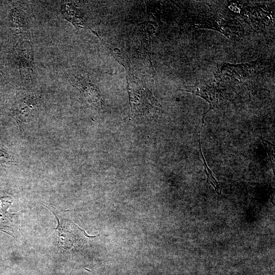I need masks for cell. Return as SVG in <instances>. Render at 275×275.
Returning <instances> with one entry per match:
<instances>
[{
  "mask_svg": "<svg viewBox=\"0 0 275 275\" xmlns=\"http://www.w3.org/2000/svg\"><path fill=\"white\" fill-rule=\"evenodd\" d=\"M198 138L199 143L200 151V153H201V155L202 156V158H203V160L204 167V171H205V173H206V176L207 177V182L208 183H210L213 186L216 193L218 195H221V191H222V187H221V186H219V184H218V183L216 181V180L214 178V176L212 175L211 171L210 170V169L209 168V167L207 165V163H206V162L205 161V159L204 158V157L203 156V154L202 150H201V144H200V139H199V136H200L199 135V134H200L199 132H198Z\"/></svg>",
  "mask_w": 275,
  "mask_h": 275,
  "instance_id": "obj_6",
  "label": "cell"
},
{
  "mask_svg": "<svg viewBox=\"0 0 275 275\" xmlns=\"http://www.w3.org/2000/svg\"><path fill=\"white\" fill-rule=\"evenodd\" d=\"M12 21L15 30L18 34H21L24 39L30 38V32L26 22L22 14L15 9L12 14Z\"/></svg>",
  "mask_w": 275,
  "mask_h": 275,
  "instance_id": "obj_5",
  "label": "cell"
},
{
  "mask_svg": "<svg viewBox=\"0 0 275 275\" xmlns=\"http://www.w3.org/2000/svg\"><path fill=\"white\" fill-rule=\"evenodd\" d=\"M15 54L18 63L22 80L31 82L37 79V71L32 46L28 40H22L15 47Z\"/></svg>",
  "mask_w": 275,
  "mask_h": 275,
  "instance_id": "obj_1",
  "label": "cell"
},
{
  "mask_svg": "<svg viewBox=\"0 0 275 275\" xmlns=\"http://www.w3.org/2000/svg\"><path fill=\"white\" fill-rule=\"evenodd\" d=\"M131 108L134 113L139 115L146 114L154 104V99L146 89H135L129 87L128 89Z\"/></svg>",
  "mask_w": 275,
  "mask_h": 275,
  "instance_id": "obj_2",
  "label": "cell"
},
{
  "mask_svg": "<svg viewBox=\"0 0 275 275\" xmlns=\"http://www.w3.org/2000/svg\"><path fill=\"white\" fill-rule=\"evenodd\" d=\"M72 81L89 102L96 103L100 99L99 91L94 85L78 77L72 78Z\"/></svg>",
  "mask_w": 275,
  "mask_h": 275,
  "instance_id": "obj_4",
  "label": "cell"
},
{
  "mask_svg": "<svg viewBox=\"0 0 275 275\" xmlns=\"http://www.w3.org/2000/svg\"><path fill=\"white\" fill-rule=\"evenodd\" d=\"M8 159V156L7 152L1 149H0V162H6Z\"/></svg>",
  "mask_w": 275,
  "mask_h": 275,
  "instance_id": "obj_7",
  "label": "cell"
},
{
  "mask_svg": "<svg viewBox=\"0 0 275 275\" xmlns=\"http://www.w3.org/2000/svg\"><path fill=\"white\" fill-rule=\"evenodd\" d=\"M13 202V198L8 195L0 196V229L10 234L18 230V224L15 214L9 212L8 209Z\"/></svg>",
  "mask_w": 275,
  "mask_h": 275,
  "instance_id": "obj_3",
  "label": "cell"
}]
</instances>
